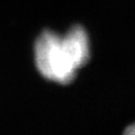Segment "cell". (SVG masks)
Returning <instances> with one entry per match:
<instances>
[{
  "mask_svg": "<svg viewBox=\"0 0 135 135\" xmlns=\"http://www.w3.org/2000/svg\"><path fill=\"white\" fill-rule=\"evenodd\" d=\"M34 59L44 79L60 84L71 83L90 59V38L81 25L64 34L44 31L36 38Z\"/></svg>",
  "mask_w": 135,
  "mask_h": 135,
  "instance_id": "obj_1",
  "label": "cell"
},
{
  "mask_svg": "<svg viewBox=\"0 0 135 135\" xmlns=\"http://www.w3.org/2000/svg\"><path fill=\"white\" fill-rule=\"evenodd\" d=\"M123 135H135V123L128 125L127 127L125 128Z\"/></svg>",
  "mask_w": 135,
  "mask_h": 135,
  "instance_id": "obj_2",
  "label": "cell"
}]
</instances>
